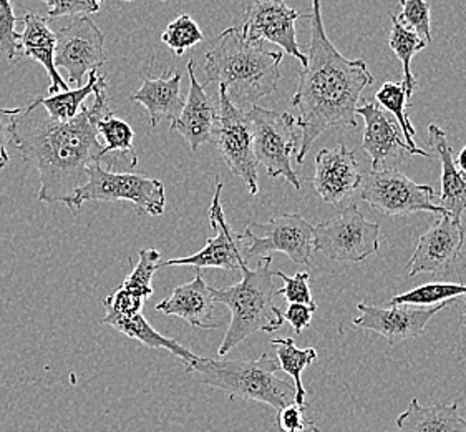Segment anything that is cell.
Segmentation results:
<instances>
[{
    "label": "cell",
    "instance_id": "b9f144b4",
    "mask_svg": "<svg viewBox=\"0 0 466 432\" xmlns=\"http://www.w3.org/2000/svg\"><path fill=\"white\" fill-rule=\"evenodd\" d=\"M455 163H457V169L460 170V173L466 179V147L463 150L460 151V155H458Z\"/></svg>",
    "mask_w": 466,
    "mask_h": 432
},
{
    "label": "cell",
    "instance_id": "8fae6325",
    "mask_svg": "<svg viewBox=\"0 0 466 432\" xmlns=\"http://www.w3.org/2000/svg\"><path fill=\"white\" fill-rule=\"evenodd\" d=\"M218 123H216L213 140L224 163L229 167L231 173L243 180L251 195H258V160L252 149L251 125L248 115L229 100L223 85H219L218 95Z\"/></svg>",
    "mask_w": 466,
    "mask_h": 432
},
{
    "label": "cell",
    "instance_id": "836d02e7",
    "mask_svg": "<svg viewBox=\"0 0 466 432\" xmlns=\"http://www.w3.org/2000/svg\"><path fill=\"white\" fill-rule=\"evenodd\" d=\"M401 12L395 15L401 27L413 32L425 44L431 42L430 28V2L427 0H400Z\"/></svg>",
    "mask_w": 466,
    "mask_h": 432
},
{
    "label": "cell",
    "instance_id": "f35d334b",
    "mask_svg": "<svg viewBox=\"0 0 466 432\" xmlns=\"http://www.w3.org/2000/svg\"><path fill=\"white\" fill-rule=\"evenodd\" d=\"M22 112H24L22 107H17V108H2L0 107V170L5 169V165L10 161L7 147H9V143H12L15 120Z\"/></svg>",
    "mask_w": 466,
    "mask_h": 432
},
{
    "label": "cell",
    "instance_id": "4fadbf2b",
    "mask_svg": "<svg viewBox=\"0 0 466 432\" xmlns=\"http://www.w3.org/2000/svg\"><path fill=\"white\" fill-rule=\"evenodd\" d=\"M304 14L292 9L282 0H259L246 5L239 30L249 42H270L279 46L284 54L296 57L302 67L308 66V56L298 44L296 22Z\"/></svg>",
    "mask_w": 466,
    "mask_h": 432
},
{
    "label": "cell",
    "instance_id": "9a60e30c",
    "mask_svg": "<svg viewBox=\"0 0 466 432\" xmlns=\"http://www.w3.org/2000/svg\"><path fill=\"white\" fill-rule=\"evenodd\" d=\"M215 195L209 207V223L215 230L216 235L206 242L203 250L198 253L189 254L185 258H175L168 262H159V270L167 266H195L198 270L201 268H219L226 272L236 273L241 270V264L246 262L243 256V238L234 233L229 223L226 221L223 205H221V193H223V183L216 180ZM248 263V262H246Z\"/></svg>",
    "mask_w": 466,
    "mask_h": 432
},
{
    "label": "cell",
    "instance_id": "6da1fadb",
    "mask_svg": "<svg viewBox=\"0 0 466 432\" xmlns=\"http://www.w3.org/2000/svg\"><path fill=\"white\" fill-rule=\"evenodd\" d=\"M94 104L70 122H56L34 100L15 120L12 143L22 159L38 171L40 201L66 203L86 183L92 165H102L103 145L98 122L112 112L106 95V77L95 88Z\"/></svg>",
    "mask_w": 466,
    "mask_h": 432
},
{
    "label": "cell",
    "instance_id": "7bdbcfd3",
    "mask_svg": "<svg viewBox=\"0 0 466 432\" xmlns=\"http://www.w3.org/2000/svg\"><path fill=\"white\" fill-rule=\"evenodd\" d=\"M300 432H320V427H319L318 423L310 421V423H306V427H304Z\"/></svg>",
    "mask_w": 466,
    "mask_h": 432
},
{
    "label": "cell",
    "instance_id": "8d00e7d4",
    "mask_svg": "<svg viewBox=\"0 0 466 432\" xmlns=\"http://www.w3.org/2000/svg\"><path fill=\"white\" fill-rule=\"evenodd\" d=\"M47 17L46 19H60L66 15L82 17L86 14H96L102 9L96 0H47Z\"/></svg>",
    "mask_w": 466,
    "mask_h": 432
},
{
    "label": "cell",
    "instance_id": "d590c367",
    "mask_svg": "<svg viewBox=\"0 0 466 432\" xmlns=\"http://www.w3.org/2000/svg\"><path fill=\"white\" fill-rule=\"evenodd\" d=\"M274 276L284 282V286L278 290V294L284 296L289 304H306V306H316V301L310 293L308 272H299L294 276H288L282 272H274Z\"/></svg>",
    "mask_w": 466,
    "mask_h": 432
},
{
    "label": "cell",
    "instance_id": "7c38bea8",
    "mask_svg": "<svg viewBox=\"0 0 466 432\" xmlns=\"http://www.w3.org/2000/svg\"><path fill=\"white\" fill-rule=\"evenodd\" d=\"M56 67L66 68L68 82L82 87L84 77L105 64V36L88 15L74 17L56 32Z\"/></svg>",
    "mask_w": 466,
    "mask_h": 432
},
{
    "label": "cell",
    "instance_id": "ac0fdd59",
    "mask_svg": "<svg viewBox=\"0 0 466 432\" xmlns=\"http://www.w3.org/2000/svg\"><path fill=\"white\" fill-rule=\"evenodd\" d=\"M357 115L364 118L362 149L370 157L373 171L387 169V165L392 160L400 161L405 151L413 155L409 145L401 139L403 135L400 127L377 102L365 100L357 107Z\"/></svg>",
    "mask_w": 466,
    "mask_h": 432
},
{
    "label": "cell",
    "instance_id": "2e32d148",
    "mask_svg": "<svg viewBox=\"0 0 466 432\" xmlns=\"http://www.w3.org/2000/svg\"><path fill=\"white\" fill-rule=\"evenodd\" d=\"M450 306V303L437 304L431 308H409V306H375L359 303V318H355L357 328L369 329L389 341L390 346L405 339L419 338L423 334L430 320L440 311Z\"/></svg>",
    "mask_w": 466,
    "mask_h": 432
},
{
    "label": "cell",
    "instance_id": "cb8c5ba5",
    "mask_svg": "<svg viewBox=\"0 0 466 432\" xmlns=\"http://www.w3.org/2000/svg\"><path fill=\"white\" fill-rule=\"evenodd\" d=\"M399 432H466V419L461 417L457 403L421 406L411 397L407 411L397 417Z\"/></svg>",
    "mask_w": 466,
    "mask_h": 432
},
{
    "label": "cell",
    "instance_id": "4316f807",
    "mask_svg": "<svg viewBox=\"0 0 466 432\" xmlns=\"http://www.w3.org/2000/svg\"><path fill=\"white\" fill-rule=\"evenodd\" d=\"M100 74L98 70H94L88 74V82L80 88L68 90V92H60L56 95H48L47 98H35L37 105H40L48 117L56 122H70L74 120L78 113L84 110V102L95 94V88L100 82Z\"/></svg>",
    "mask_w": 466,
    "mask_h": 432
},
{
    "label": "cell",
    "instance_id": "277c9868",
    "mask_svg": "<svg viewBox=\"0 0 466 432\" xmlns=\"http://www.w3.org/2000/svg\"><path fill=\"white\" fill-rule=\"evenodd\" d=\"M270 256L261 258L254 270L244 262L241 264V282L223 290L211 288L216 303L226 304L231 311L229 326L218 349L219 356H226L254 333H274L284 324V314L274 301L278 288L274 284V272L270 270Z\"/></svg>",
    "mask_w": 466,
    "mask_h": 432
},
{
    "label": "cell",
    "instance_id": "603a6c76",
    "mask_svg": "<svg viewBox=\"0 0 466 432\" xmlns=\"http://www.w3.org/2000/svg\"><path fill=\"white\" fill-rule=\"evenodd\" d=\"M430 147L435 150L441 165V191L440 205L447 215L457 221H461V215L466 210V179L457 169L453 159V147L448 143L447 133L439 125L429 127Z\"/></svg>",
    "mask_w": 466,
    "mask_h": 432
},
{
    "label": "cell",
    "instance_id": "d6986e66",
    "mask_svg": "<svg viewBox=\"0 0 466 432\" xmlns=\"http://www.w3.org/2000/svg\"><path fill=\"white\" fill-rule=\"evenodd\" d=\"M197 62L191 58L187 60V77H189V90H187V102L183 107V112L177 117V123L171 127V130H177L181 137L189 143L191 151L206 143L213 140L219 107L215 100L205 92V85L198 82L195 74Z\"/></svg>",
    "mask_w": 466,
    "mask_h": 432
},
{
    "label": "cell",
    "instance_id": "74e56055",
    "mask_svg": "<svg viewBox=\"0 0 466 432\" xmlns=\"http://www.w3.org/2000/svg\"><path fill=\"white\" fill-rule=\"evenodd\" d=\"M143 304H145L143 298L127 292L123 288H118L105 300V310H106L105 314L106 316H127L133 313H141Z\"/></svg>",
    "mask_w": 466,
    "mask_h": 432
},
{
    "label": "cell",
    "instance_id": "1f68e13d",
    "mask_svg": "<svg viewBox=\"0 0 466 432\" xmlns=\"http://www.w3.org/2000/svg\"><path fill=\"white\" fill-rule=\"evenodd\" d=\"M159 260H161V253L158 250H155V248L141 250L140 262L138 264H135L133 272L125 278L122 284L123 290L133 293L145 301L148 300L149 296L153 294L151 280H153L155 273L159 270Z\"/></svg>",
    "mask_w": 466,
    "mask_h": 432
},
{
    "label": "cell",
    "instance_id": "ab89813d",
    "mask_svg": "<svg viewBox=\"0 0 466 432\" xmlns=\"http://www.w3.org/2000/svg\"><path fill=\"white\" fill-rule=\"evenodd\" d=\"M278 426L282 432H300L306 427L304 407L296 405L288 406L278 413Z\"/></svg>",
    "mask_w": 466,
    "mask_h": 432
},
{
    "label": "cell",
    "instance_id": "7a4b0ae2",
    "mask_svg": "<svg viewBox=\"0 0 466 432\" xmlns=\"http://www.w3.org/2000/svg\"><path fill=\"white\" fill-rule=\"evenodd\" d=\"M308 66L299 72L290 107L298 110L296 127L302 135L296 161L302 165L310 147L329 129L357 127L360 94L375 84L364 60L342 56L329 40L320 15V2H312Z\"/></svg>",
    "mask_w": 466,
    "mask_h": 432
},
{
    "label": "cell",
    "instance_id": "44dd1931",
    "mask_svg": "<svg viewBox=\"0 0 466 432\" xmlns=\"http://www.w3.org/2000/svg\"><path fill=\"white\" fill-rule=\"evenodd\" d=\"M130 98L148 110L151 129L158 127L163 120H169L171 129L187 102L181 95V74L167 70L159 77H149L145 72L140 90H137Z\"/></svg>",
    "mask_w": 466,
    "mask_h": 432
},
{
    "label": "cell",
    "instance_id": "5b68a950",
    "mask_svg": "<svg viewBox=\"0 0 466 432\" xmlns=\"http://www.w3.org/2000/svg\"><path fill=\"white\" fill-rule=\"evenodd\" d=\"M187 373L195 375L201 385L224 391L231 399L256 401L276 409L296 405V387L278 376L279 365L269 355L258 359H211L198 357Z\"/></svg>",
    "mask_w": 466,
    "mask_h": 432
},
{
    "label": "cell",
    "instance_id": "3957f363",
    "mask_svg": "<svg viewBox=\"0 0 466 432\" xmlns=\"http://www.w3.org/2000/svg\"><path fill=\"white\" fill-rule=\"evenodd\" d=\"M282 52H272L261 42H249L238 27L224 30L206 54V85H223L234 107L249 112L276 92L280 80Z\"/></svg>",
    "mask_w": 466,
    "mask_h": 432
},
{
    "label": "cell",
    "instance_id": "4dcf8cb0",
    "mask_svg": "<svg viewBox=\"0 0 466 432\" xmlns=\"http://www.w3.org/2000/svg\"><path fill=\"white\" fill-rule=\"evenodd\" d=\"M466 296V284L460 283H429L415 290L401 293L389 303V306H437L443 303H457L458 298Z\"/></svg>",
    "mask_w": 466,
    "mask_h": 432
},
{
    "label": "cell",
    "instance_id": "f1b7e54d",
    "mask_svg": "<svg viewBox=\"0 0 466 432\" xmlns=\"http://www.w3.org/2000/svg\"><path fill=\"white\" fill-rule=\"evenodd\" d=\"M389 17L392 20V30H390V36H389V46H390V48L395 52V56L401 62L403 78H401L400 85L403 87V90H405L407 98L410 100L413 92L419 88L417 78L411 74V58L415 57L417 52L427 47L429 44H425L413 32H409L407 28L401 27L399 20H397L393 14H390Z\"/></svg>",
    "mask_w": 466,
    "mask_h": 432
},
{
    "label": "cell",
    "instance_id": "ffe728a7",
    "mask_svg": "<svg viewBox=\"0 0 466 432\" xmlns=\"http://www.w3.org/2000/svg\"><path fill=\"white\" fill-rule=\"evenodd\" d=\"M215 304L211 286L206 284L203 274L198 272L191 282L175 288L173 294L155 308L167 316H179L193 328H223L224 320L216 314Z\"/></svg>",
    "mask_w": 466,
    "mask_h": 432
},
{
    "label": "cell",
    "instance_id": "5bb4252c",
    "mask_svg": "<svg viewBox=\"0 0 466 432\" xmlns=\"http://www.w3.org/2000/svg\"><path fill=\"white\" fill-rule=\"evenodd\" d=\"M466 230L461 221L448 215L440 216L421 235L415 253L407 264L409 276L420 273H430L435 276H445L451 272L463 256Z\"/></svg>",
    "mask_w": 466,
    "mask_h": 432
},
{
    "label": "cell",
    "instance_id": "ba28073f",
    "mask_svg": "<svg viewBox=\"0 0 466 432\" xmlns=\"http://www.w3.org/2000/svg\"><path fill=\"white\" fill-rule=\"evenodd\" d=\"M314 250L332 262L360 263L380 250V225L365 220L357 205L314 226Z\"/></svg>",
    "mask_w": 466,
    "mask_h": 432
},
{
    "label": "cell",
    "instance_id": "83f0119b",
    "mask_svg": "<svg viewBox=\"0 0 466 432\" xmlns=\"http://www.w3.org/2000/svg\"><path fill=\"white\" fill-rule=\"evenodd\" d=\"M375 102L382 107L383 110H389L395 117V122L400 127L403 140L409 145V149L413 151V155H420L425 159H431V153L427 150H421L415 143V135L417 130L413 129L409 115H407V95L400 84L395 82H387L383 84L379 92L375 94Z\"/></svg>",
    "mask_w": 466,
    "mask_h": 432
},
{
    "label": "cell",
    "instance_id": "d6a6232c",
    "mask_svg": "<svg viewBox=\"0 0 466 432\" xmlns=\"http://www.w3.org/2000/svg\"><path fill=\"white\" fill-rule=\"evenodd\" d=\"M161 40L177 57H181L189 48L201 44L205 40V36L195 19H191L187 14H181L179 17L168 24V27L165 28Z\"/></svg>",
    "mask_w": 466,
    "mask_h": 432
},
{
    "label": "cell",
    "instance_id": "e0dca14e",
    "mask_svg": "<svg viewBox=\"0 0 466 432\" xmlns=\"http://www.w3.org/2000/svg\"><path fill=\"white\" fill-rule=\"evenodd\" d=\"M362 181L364 179L355 160V151L349 150L344 143H339L336 149L319 150L312 183L324 203H344L362 189Z\"/></svg>",
    "mask_w": 466,
    "mask_h": 432
},
{
    "label": "cell",
    "instance_id": "f546056e",
    "mask_svg": "<svg viewBox=\"0 0 466 432\" xmlns=\"http://www.w3.org/2000/svg\"><path fill=\"white\" fill-rule=\"evenodd\" d=\"M96 129H98V135H102L103 141H105V145H103L105 157L115 153V155H118V159L125 160L130 169L138 165V157L133 149L135 132L128 123L122 118H116L110 112L106 117H103Z\"/></svg>",
    "mask_w": 466,
    "mask_h": 432
},
{
    "label": "cell",
    "instance_id": "8992f818",
    "mask_svg": "<svg viewBox=\"0 0 466 432\" xmlns=\"http://www.w3.org/2000/svg\"><path fill=\"white\" fill-rule=\"evenodd\" d=\"M90 200L130 201L140 215L159 216L165 213L167 191L159 180L143 173H116L102 165H92L86 173V183L68 198L66 205L76 215L85 201Z\"/></svg>",
    "mask_w": 466,
    "mask_h": 432
},
{
    "label": "cell",
    "instance_id": "e575fe53",
    "mask_svg": "<svg viewBox=\"0 0 466 432\" xmlns=\"http://www.w3.org/2000/svg\"><path fill=\"white\" fill-rule=\"evenodd\" d=\"M17 17L14 14V5L7 0H0V50L9 60L20 57V40L22 34L15 30Z\"/></svg>",
    "mask_w": 466,
    "mask_h": 432
},
{
    "label": "cell",
    "instance_id": "60d3db41",
    "mask_svg": "<svg viewBox=\"0 0 466 432\" xmlns=\"http://www.w3.org/2000/svg\"><path fill=\"white\" fill-rule=\"evenodd\" d=\"M318 306H306V304H289L284 313V321H288L294 331L300 334L304 329L310 326L312 314Z\"/></svg>",
    "mask_w": 466,
    "mask_h": 432
},
{
    "label": "cell",
    "instance_id": "ee69618b",
    "mask_svg": "<svg viewBox=\"0 0 466 432\" xmlns=\"http://www.w3.org/2000/svg\"><path fill=\"white\" fill-rule=\"evenodd\" d=\"M461 324L466 328V310L463 311V314H461Z\"/></svg>",
    "mask_w": 466,
    "mask_h": 432
},
{
    "label": "cell",
    "instance_id": "7402d4cb",
    "mask_svg": "<svg viewBox=\"0 0 466 432\" xmlns=\"http://www.w3.org/2000/svg\"><path fill=\"white\" fill-rule=\"evenodd\" d=\"M24 34L20 40V57L34 58L40 66L46 68L50 87L48 94H60L68 92V84L60 76L56 67V32L48 27L46 17H40L34 12H27L24 17Z\"/></svg>",
    "mask_w": 466,
    "mask_h": 432
},
{
    "label": "cell",
    "instance_id": "52a82bcc",
    "mask_svg": "<svg viewBox=\"0 0 466 432\" xmlns=\"http://www.w3.org/2000/svg\"><path fill=\"white\" fill-rule=\"evenodd\" d=\"M246 115L251 125L252 149L258 163L266 169L270 179H284L294 189H302L290 165L292 155L299 150L296 117L259 105L252 107Z\"/></svg>",
    "mask_w": 466,
    "mask_h": 432
},
{
    "label": "cell",
    "instance_id": "d4e9b609",
    "mask_svg": "<svg viewBox=\"0 0 466 432\" xmlns=\"http://www.w3.org/2000/svg\"><path fill=\"white\" fill-rule=\"evenodd\" d=\"M102 323L110 324L112 328L118 329L125 336L131 339H137L143 343L145 346L151 349H167L173 356H177L183 365L185 369L193 366V363L197 361L198 355L193 351L185 348L181 343H177V339L167 338L163 334H159L157 329L149 324L148 320L143 316L141 313H133L127 316H103Z\"/></svg>",
    "mask_w": 466,
    "mask_h": 432
},
{
    "label": "cell",
    "instance_id": "9c48e42d",
    "mask_svg": "<svg viewBox=\"0 0 466 432\" xmlns=\"http://www.w3.org/2000/svg\"><path fill=\"white\" fill-rule=\"evenodd\" d=\"M244 260L254 256H269L279 252L288 254L294 263L309 266L314 254V225L298 213H284L266 223H249L243 235Z\"/></svg>",
    "mask_w": 466,
    "mask_h": 432
},
{
    "label": "cell",
    "instance_id": "484cf974",
    "mask_svg": "<svg viewBox=\"0 0 466 432\" xmlns=\"http://www.w3.org/2000/svg\"><path fill=\"white\" fill-rule=\"evenodd\" d=\"M270 345L276 348V355H278L276 361L279 365V369L288 373L294 381L296 406L304 407L308 389L302 385V373L318 359V351L314 348L299 349L296 346V341L292 338L272 339Z\"/></svg>",
    "mask_w": 466,
    "mask_h": 432
},
{
    "label": "cell",
    "instance_id": "30bf717a",
    "mask_svg": "<svg viewBox=\"0 0 466 432\" xmlns=\"http://www.w3.org/2000/svg\"><path fill=\"white\" fill-rule=\"evenodd\" d=\"M437 191L430 185H420L409 179L400 170L385 169L370 171L360 189V198L370 207L387 216L411 213L447 215L445 210L433 203Z\"/></svg>",
    "mask_w": 466,
    "mask_h": 432
}]
</instances>
